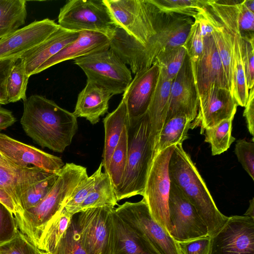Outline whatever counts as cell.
I'll use <instances>...</instances> for the list:
<instances>
[{"mask_svg": "<svg viewBox=\"0 0 254 254\" xmlns=\"http://www.w3.org/2000/svg\"><path fill=\"white\" fill-rule=\"evenodd\" d=\"M117 26L124 30L121 42L127 56L140 61L164 44L167 35L165 13L152 0H103Z\"/></svg>", "mask_w": 254, "mask_h": 254, "instance_id": "obj_1", "label": "cell"}, {"mask_svg": "<svg viewBox=\"0 0 254 254\" xmlns=\"http://www.w3.org/2000/svg\"><path fill=\"white\" fill-rule=\"evenodd\" d=\"M20 124L26 134L42 147L62 153L78 130L77 118L54 101L37 94L23 100Z\"/></svg>", "mask_w": 254, "mask_h": 254, "instance_id": "obj_2", "label": "cell"}, {"mask_svg": "<svg viewBox=\"0 0 254 254\" xmlns=\"http://www.w3.org/2000/svg\"><path fill=\"white\" fill-rule=\"evenodd\" d=\"M170 179L191 203L206 225L211 237L222 228L229 217L217 207L208 188L182 144L174 145L169 163Z\"/></svg>", "mask_w": 254, "mask_h": 254, "instance_id": "obj_3", "label": "cell"}, {"mask_svg": "<svg viewBox=\"0 0 254 254\" xmlns=\"http://www.w3.org/2000/svg\"><path fill=\"white\" fill-rule=\"evenodd\" d=\"M88 176L86 167L66 163L47 194L34 206L23 210L15 217L20 231L36 247L47 223L62 210L73 191L80 181Z\"/></svg>", "mask_w": 254, "mask_h": 254, "instance_id": "obj_4", "label": "cell"}, {"mask_svg": "<svg viewBox=\"0 0 254 254\" xmlns=\"http://www.w3.org/2000/svg\"><path fill=\"white\" fill-rule=\"evenodd\" d=\"M127 137L126 167L121 184L115 190L118 201L144 194L148 172L155 156L146 113L128 124Z\"/></svg>", "mask_w": 254, "mask_h": 254, "instance_id": "obj_5", "label": "cell"}, {"mask_svg": "<svg viewBox=\"0 0 254 254\" xmlns=\"http://www.w3.org/2000/svg\"><path fill=\"white\" fill-rule=\"evenodd\" d=\"M228 33L232 46L233 96L245 107L249 96L243 61V41L238 23L239 0H208L205 6Z\"/></svg>", "mask_w": 254, "mask_h": 254, "instance_id": "obj_6", "label": "cell"}, {"mask_svg": "<svg viewBox=\"0 0 254 254\" xmlns=\"http://www.w3.org/2000/svg\"><path fill=\"white\" fill-rule=\"evenodd\" d=\"M73 63L83 70L87 81L113 95L123 93L132 79L130 70L110 48L77 58Z\"/></svg>", "mask_w": 254, "mask_h": 254, "instance_id": "obj_7", "label": "cell"}, {"mask_svg": "<svg viewBox=\"0 0 254 254\" xmlns=\"http://www.w3.org/2000/svg\"><path fill=\"white\" fill-rule=\"evenodd\" d=\"M58 25L72 31L102 33L110 39L117 25L103 0H71L61 8Z\"/></svg>", "mask_w": 254, "mask_h": 254, "instance_id": "obj_8", "label": "cell"}, {"mask_svg": "<svg viewBox=\"0 0 254 254\" xmlns=\"http://www.w3.org/2000/svg\"><path fill=\"white\" fill-rule=\"evenodd\" d=\"M115 208L107 206L79 212L75 220L80 243L86 254H113Z\"/></svg>", "mask_w": 254, "mask_h": 254, "instance_id": "obj_9", "label": "cell"}, {"mask_svg": "<svg viewBox=\"0 0 254 254\" xmlns=\"http://www.w3.org/2000/svg\"><path fill=\"white\" fill-rule=\"evenodd\" d=\"M174 149V145L169 146L155 155L142 196L153 218L169 234L168 200L171 181L168 168Z\"/></svg>", "mask_w": 254, "mask_h": 254, "instance_id": "obj_10", "label": "cell"}, {"mask_svg": "<svg viewBox=\"0 0 254 254\" xmlns=\"http://www.w3.org/2000/svg\"><path fill=\"white\" fill-rule=\"evenodd\" d=\"M115 211L158 254H182L178 243L153 218L143 198L136 202H125Z\"/></svg>", "mask_w": 254, "mask_h": 254, "instance_id": "obj_11", "label": "cell"}, {"mask_svg": "<svg viewBox=\"0 0 254 254\" xmlns=\"http://www.w3.org/2000/svg\"><path fill=\"white\" fill-rule=\"evenodd\" d=\"M168 211L170 235L176 242L208 235L207 227L195 208L171 181Z\"/></svg>", "mask_w": 254, "mask_h": 254, "instance_id": "obj_12", "label": "cell"}, {"mask_svg": "<svg viewBox=\"0 0 254 254\" xmlns=\"http://www.w3.org/2000/svg\"><path fill=\"white\" fill-rule=\"evenodd\" d=\"M210 254H254V219L244 215L229 217L211 237Z\"/></svg>", "mask_w": 254, "mask_h": 254, "instance_id": "obj_13", "label": "cell"}, {"mask_svg": "<svg viewBox=\"0 0 254 254\" xmlns=\"http://www.w3.org/2000/svg\"><path fill=\"white\" fill-rule=\"evenodd\" d=\"M198 109L190 128L200 127V134L225 119L234 118L238 105L230 90L211 86L198 96Z\"/></svg>", "mask_w": 254, "mask_h": 254, "instance_id": "obj_14", "label": "cell"}, {"mask_svg": "<svg viewBox=\"0 0 254 254\" xmlns=\"http://www.w3.org/2000/svg\"><path fill=\"white\" fill-rule=\"evenodd\" d=\"M198 100L191 61L186 54L183 64L171 84L165 121L178 115H185L192 122L197 114Z\"/></svg>", "mask_w": 254, "mask_h": 254, "instance_id": "obj_15", "label": "cell"}, {"mask_svg": "<svg viewBox=\"0 0 254 254\" xmlns=\"http://www.w3.org/2000/svg\"><path fill=\"white\" fill-rule=\"evenodd\" d=\"M60 27L54 20L45 18L18 29L0 40V60L20 58Z\"/></svg>", "mask_w": 254, "mask_h": 254, "instance_id": "obj_16", "label": "cell"}, {"mask_svg": "<svg viewBox=\"0 0 254 254\" xmlns=\"http://www.w3.org/2000/svg\"><path fill=\"white\" fill-rule=\"evenodd\" d=\"M0 153L17 168L29 165L50 173H57L64 166L62 159L34 146L0 133Z\"/></svg>", "mask_w": 254, "mask_h": 254, "instance_id": "obj_17", "label": "cell"}, {"mask_svg": "<svg viewBox=\"0 0 254 254\" xmlns=\"http://www.w3.org/2000/svg\"><path fill=\"white\" fill-rule=\"evenodd\" d=\"M159 75V67L155 63L136 73L123 93L122 99L127 106L128 124L147 112Z\"/></svg>", "mask_w": 254, "mask_h": 254, "instance_id": "obj_18", "label": "cell"}, {"mask_svg": "<svg viewBox=\"0 0 254 254\" xmlns=\"http://www.w3.org/2000/svg\"><path fill=\"white\" fill-rule=\"evenodd\" d=\"M192 72L198 96L212 85L230 90L226 74L212 35L204 37L203 51Z\"/></svg>", "mask_w": 254, "mask_h": 254, "instance_id": "obj_19", "label": "cell"}, {"mask_svg": "<svg viewBox=\"0 0 254 254\" xmlns=\"http://www.w3.org/2000/svg\"><path fill=\"white\" fill-rule=\"evenodd\" d=\"M52 174L35 167L13 168L0 165V190L5 191L14 203L18 210L15 217L22 213L20 201L27 191L34 184Z\"/></svg>", "mask_w": 254, "mask_h": 254, "instance_id": "obj_20", "label": "cell"}, {"mask_svg": "<svg viewBox=\"0 0 254 254\" xmlns=\"http://www.w3.org/2000/svg\"><path fill=\"white\" fill-rule=\"evenodd\" d=\"M110 48V39L104 34L90 31L79 32L78 38L43 64L36 71L40 73L64 61L77 58Z\"/></svg>", "mask_w": 254, "mask_h": 254, "instance_id": "obj_21", "label": "cell"}, {"mask_svg": "<svg viewBox=\"0 0 254 254\" xmlns=\"http://www.w3.org/2000/svg\"><path fill=\"white\" fill-rule=\"evenodd\" d=\"M79 32L60 27L41 44L24 54L20 58L24 61L27 75L30 77L35 74L43 64L75 40Z\"/></svg>", "mask_w": 254, "mask_h": 254, "instance_id": "obj_22", "label": "cell"}, {"mask_svg": "<svg viewBox=\"0 0 254 254\" xmlns=\"http://www.w3.org/2000/svg\"><path fill=\"white\" fill-rule=\"evenodd\" d=\"M113 96L103 87L87 81L85 86L78 94L73 114L76 118H85L91 124L95 125L100 117L107 112Z\"/></svg>", "mask_w": 254, "mask_h": 254, "instance_id": "obj_23", "label": "cell"}, {"mask_svg": "<svg viewBox=\"0 0 254 254\" xmlns=\"http://www.w3.org/2000/svg\"><path fill=\"white\" fill-rule=\"evenodd\" d=\"M172 81L163 76L159 72L157 84L146 112L149 121L154 151L167 117Z\"/></svg>", "mask_w": 254, "mask_h": 254, "instance_id": "obj_24", "label": "cell"}, {"mask_svg": "<svg viewBox=\"0 0 254 254\" xmlns=\"http://www.w3.org/2000/svg\"><path fill=\"white\" fill-rule=\"evenodd\" d=\"M113 254H158L142 236L129 227L114 211Z\"/></svg>", "mask_w": 254, "mask_h": 254, "instance_id": "obj_25", "label": "cell"}, {"mask_svg": "<svg viewBox=\"0 0 254 254\" xmlns=\"http://www.w3.org/2000/svg\"><path fill=\"white\" fill-rule=\"evenodd\" d=\"M103 124L105 137L102 163L106 172L113 151L119 141L124 127L128 124L127 108L123 99L117 108L104 118Z\"/></svg>", "mask_w": 254, "mask_h": 254, "instance_id": "obj_26", "label": "cell"}, {"mask_svg": "<svg viewBox=\"0 0 254 254\" xmlns=\"http://www.w3.org/2000/svg\"><path fill=\"white\" fill-rule=\"evenodd\" d=\"M73 216L64 208L56 213L43 229L37 247L43 252L54 254L60 241L68 228Z\"/></svg>", "mask_w": 254, "mask_h": 254, "instance_id": "obj_27", "label": "cell"}, {"mask_svg": "<svg viewBox=\"0 0 254 254\" xmlns=\"http://www.w3.org/2000/svg\"><path fill=\"white\" fill-rule=\"evenodd\" d=\"M27 16L25 0H0V40L20 28Z\"/></svg>", "mask_w": 254, "mask_h": 254, "instance_id": "obj_28", "label": "cell"}, {"mask_svg": "<svg viewBox=\"0 0 254 254\" xmlns=\"http://www.w3.org/2000/svg\"><path fill=\"white\" fill-rule=\"evenodd\" d=\"M191 123L185 115H178L165 121L155 148V155L169 146L182 144L188 138Z\"/></svg>", "mask_w": 254, "mask_h": 254, "instance_id": "obj_29", "label": "cell"}, {"mask_svg": "<svg viewBox=\"0 0 254 254\" xmlns=\"http://www.w3.org/2000/svg\"><path fill=\"white\" fill-rule=\"evenodd\" d=\"M118 202L111 179L108 174L104 172L81 204L79 212L91 208L107 206L115 207L118 205Z\"/></svg>", "mask_w": 254, "mask_h": 254, "instance_id": "obj_30", "label": "cell"}, {"mask_svg": "<svg viewBox=\"0 0 254 254\" xmlns=\"http://www.w3.org/2000/svg\"><path fill=\"white\" fill-rule=\"evenodd\" d=\"M233 119L234 118L225 119L205 129L204 141L210 144L212 155H219L227 151L235 140L232 135Z\"/></svg>", "mask_w": 254, "mask_h": 254, "instance_id": "obj_31", "label": "cell"}, {"mask_svg": "<svg viewBox=\"0 0 254 254\" xmlns=\"http://www.w3.org/2000/svg\"><path fill=\"white\" fill-rule=\"evenodd\" d=\"M127 125L124 126L119 141L111 157L107 173L115 190L120 185L125 171L127 159Z\"/></svg>", "mask_w": 254, "mask_h": 254, "instance_id": "obj_32", "label": "cell"}, {"mask_svg": "<svg viewBox=\"0 0 254 254\" xmlns=\"http://www.w3.org/2000/svg\"><path fill=\"white\" fill-rule=\"evenodd\" d=\"M29 77L26 73L25 62L22 58L16 59L7 82L8 103L25 100Z\"/></svg>", "mask_w": 254, "mask_h": 254, "instance_id": "obj_33", "label": "cell"}, {"mask_svg": "<svg viewBox=\"0 0 254 254\" xmlns=\"http://www.w3.org/2000/svg\"><path fill=\"white\" fill-rule=\"evenodd\" d=\"M212 17L215 22V31L212 36L226 74L230 91L233 95L232 46L230 36L224 27L213 16Z\"/></svg>", "mask_w": 254, "mask_h": 254, "instance_id": "obj_34", "label": "cell"}, {"mask_svg": "<svg viewBox=\"0 0 254 254\" xmlns=\"http://www.w3.org/2000/svg\"><path fill=\"white\" fill-rule=\"evenodd\" d=\"M102 167L101 162L93 174L87 176L78 184L65 203L64 208L66 211L72 215L79 213L81 204L102 176Z\"/></svg>", "mask_w": 254, "mask_h": 254, "instance_id": "obj_35", "label": "cell"}, {"mask_svg": "<svg viewBox=\"0 0 254 254\" xmlns=\"http://www.w3.org/2000/svg\"><path fill=\"white\" fill-rule=\"evenodd\" d=\"M161 10L187 16L193 19L207 4L208 0H152Z\"/></svg>", "mask_w": 254, "mask_h": 254, "instance_id": "obj_36", "label": "cell"}, {"mask_svg": "<svg viewBox=\"0 0 254 254\" xmlns=\"http://www.w3.org/2000/svg\"><path fill=\"white\" fill-rule=\"evenodd\" d=\"M186 52L182 46L172 48L160 54L155 61L159 67L161 74L173 80L180 70Z\"/></svg>", "mask_w": 254, "mask_h": 254, "instance_id": "obj_37", "label": "cell"}, {"mask_svg": "<svg viewBox=\"0 0 254 254\" xmlns=\"http://www.w3.org/2000/svg\"><path fill=\"white\" fill-rule=\"evenodd\" d=\"M59 172L37 182L27 191L20 201L22 212L37 204L47 194L55 184Z\"/></svg>", "mask_w": 254, "mask_h": 254, "instance_id": "obj_38", "label": "cell"}, {"mask_svg": "<svg viewBox=\"0 0 254 254\" xmlns=\"http://www.w3.org/2000/svg\"><path fill=\"white\" fill-rule=\"evenodd\" d=\"M189 57L192 69L196 66L204 49V38L202 36L198 23L194 21L187 37L182 45Z\"/></svg>", "mask_w": 254, "mask_h": 254, "instance_id": "obj_39", "label": "cell"}, {"mask_svg": "<svg viewBox=\"0 0 254 254\" xmlns=\"http://www.w3.org/2000/svg\"><path fill=\"white\" fill-rule=\"evenodd\" d=\"M54 254H86L80 241L75 220L73 218Z\"/></svg>", "mask_w": 254, "mask_h": 254, "instance_id": "obj_40", "label": "cell"}, {"mask_svg": "<svg viewBox=\"0 0 254 254\" xmlns=\"http://www.w3.org/2000/svg\"><path fill=\"white\" fill-rule=\"evenodd\" d=\"M0 253L1 254H43V253L19 230L12 239L0 244Z\"/></svg>", "mask_w": 254, "mask_h": 254, "instance_id": "obj_41", "label": "cell"}, {"mask_svg": "<svg viewBox=\"0 0 254 254\" xmlns=\"http://www.w3.org/2000/svg\"><path fill=\"white\" fill-rule=\"evenodd\" d=\"M234 152L244 169L254 180V143L245 139L236 141Z\"/></svg>", "mask_w": 254, "mask_h": 254, "instance_id": "obj_42", "label": "cell"}, {"mask_svg": "<svg viewBox=\"0 0 254 254\" xmlns=\"http://www.w3.org/2000/svg\"><path fill=\"white\" fill-rule=\"evenodd\" d=\"M18 230L13 214L0 201V244L12 239Z\"/></svg>", "mask_w": 254, "mask_h": 254, "instance_id": "obj_43", "label": "cell"}, {"mask_svg": "<svg viewBox=\"0 0 254 254\" xmlns=\"http://www.w3.org/2000/svg\"><path fill=\"white\" fill-rule=\"evenodd\" d=\"M243 61L247 85L249 90L254 84V36L242 37Z\"/></svg>", "mask_w": 254, "mask_h": 254, "instance_id": "obj_44", "label": "cell"}, {"mask_svg": "<svg viewBox=\"0 0 254 254\" xmlns=\"http://www.w3.org/2000/svg\"><path fill=\"white\" fill-rule=\"evenodd\" d=\"M178 243L182 254H210L211 237L209 235Z\"/></svg>", "mask_w": 254, "mask_h": 254, "instance_id": "obj_45", "label": "cell"}, {"mask_svg": "<svg viewBox=\"0 0 254 254\" xmlns=\"http://www.w3.org/2000/svg\"><path fill=\"white\" fill-rule=\"evenodd\" d=\"M238 23L242 37L254 36V12L248 8L245 0H239Z\"/></svg>", "mask_w": 254, "mask_h": 254, "instance_id": "obj_46", "label": "cell"}, {"mask_svg": "<svg viewBox=\"0 0 254 254\" xmlns=\"http://www.w3.org/2000/svg\"><path fill=\"white\" fill-rule=\"evenodd\" d=\"M15 60H0V104L8 103L7 98V82Z\"/></svg>", "mask_w": 254, "mask_h": 254, "instance_id": "obj_47", "label": "cell"}, {"mask_svg": "<svg viewBox=\"0 0 254 254\" xmlns=\"http://www.w3.org/2000/svg\"><path fill=\"white\" fill-rule=\"evenodd\" d=\"M243 116L245 118L247 127L250 134L254 135V88L250 89L248 101L245 106Z\"/></svg>", "mask_w": 254, "mask_h": 254, "instance_id": "obj_48", "label": "cell"}, {"mask_svg": "<svg viewBox=\"0 0 254 254\" xmlns=\"http://www.w3.org/2000/svg\"><path fill=\"white\" fill-rule=\"evenodd\" d=\"M16 121L11 111L0 107V131L12 126Z\"/></svg>", "mask_w": 254, "mask_h": 254, "instance_id": "obj_49", "label": "cell"}, {"mask_svg": "<svg viewBox=\"0 0 254 254\" xmlns=\"http://www.w3.org/2000/svg\"><path fill=\"white\" fill-rule=\"evenodd\" d=\"M0 201L3 203L16 216L18 214L17 209L10 198L4 191L0 190Z\"/></svg>", "mask_w": 254, "mask_h": 254, "instance_id": "obj_50", "label": "cell"}, {"mask_svg": "<svg viewBox=\"0 0 254 254\" xmlns=\"http://www.w3.org/2000/svg\"><path fill=\"white\" fill-rule=\"evenodd\" d=\"M244 216H249L254 219V200L253 198L250 200L249 206L244 215Z\"/></svg>", "mask_w": 254, "mask_h": 254, "instance_id": "obj_51", "label": "cell"}, {"mask_svg": "<svg viewBox=\"0 0 254 254\" xmlns=\"http://www.w3.org/2000/svg\"><path fill=\"white\" fill-rule=\"evenodd\" d=\"M0 165L6 167L17 168L10 163L3 155L0 153Z\"/></svg>", "mask_w": 254, "mask_h": 254, "instance_id": "obj_52", "label": "cell"}, {"mask_svg": "<svg viewBox=\"0 0 254 254\" xmlns=\"http://www.w3.org/2000/svg\"><path fill=\"white\" fill-rule=\"evenodd\" d=\"M43 254H48L43 252Z\"/></svg>", "mask_w": 254, "mask_h": 254, "instance_id": "obj_53", "label": "cell"}, {"mask_svg": "<svg viewBox=\"0 0 254 254\" xmlns=\"http://www.w3.org/2000/svg\"><path fill=\"white\" fill-rule=\"evenodd\" d=\"M0 254H1L0 253Z\"/></svg>", "mask_w": 254, "mask_h": 254, "instance_id": "obj_54", "label": "cell"}]
</instances>
